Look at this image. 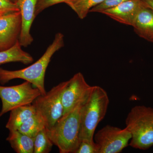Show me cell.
Wrapping results in <instances>:
<instances>
[{
  "mask_svg": "<svg viewBox=\"0 0 153 153\" xmlns=\"http://www.w3.org/2000/svg\"><path fill=\"white\" fill-rule=\"evenodd\" d=\"M144 5L153 12V0H142Z\"/></svg>",
  "mask_w": 153,
  "mask_h": 153,
  "instance_id": "23",
  "label": "cell"
},
{
  "mask_svg": "<svg viewBox=\"0 0 153 153\" xmlns=\"http://www.w3.org/2000/svg\"><path fill=\"white\" fill-rule=\"evenodd\" d=\"M142 0H130L101 12L117 22L132 27L140 9Z\"/></svg>",
  "mask_w": 153,
  "mask_h": 153,
  "instance_id": "11",
  "label": "cell"
},
{
  "mask_svg": "<svg viewBox=\"0 0 153 153\" xmlns=\"http://www.w3.org/2000/svg\"><path fill=\"white\" fill-rule=\"evenodd\" d=\"M82 105L62 116L52 128L47 129L49 138L57 147L60 153H74L81 141L79 131Z\"/></svg>",
  "mask_w": 153,
  "mask_h": 153,
  "instance_id": "3",
  "label": "cell"
},
{
  "mask_svg": "<svg viewBox=\"0 0 153 153\" xmlns=\"http://www.w3.org/2000/svg\"><path fill=\"white\" fill-rule=\"evenodd\" d=\"M22 29L20 11L0 16V52L13 47L19 41Z\"/></svg>",
  "mask_w": 153,
  "mask_h": 153,
  "instance_id": "9",
  "label": "cell"
},
{
  "mask_svg": "<svg viewBox=\"0 0 153 153\" xmlns=\"http://www.w3.org/2000/svg\"><path fill=\"white\" fill-rule=\"evenodd\" d=\"M93 86L85 81L83 74L76 73L68 80L62 96L63 115L67 114L79 104H82L90 95ZM62 115V116H63Z\"/></svg>",
  "mask_w": 153,
  "mask_h": 153,
  "instance_id": "8",
  "label": "cell"
},
{
  "mask_svg": "<svg viewBox=\"0 0 153 153\" xmlns=\"http://www.w3.org/2000/svg\"><path fill=\"white\" fill-rule=\"evenodd\" d=\"M45 128L46 126L43 119L36 113L23 124L18 130L34 138L38 133Z\"/></svg>",
  "mask_w": 153,
  "mask_h": 153,
  "instance_id": "17",
  "label": "cell"
},
{
  "mask_svg": "<svg viewBox=\"0 0 153 153\" xmlns=\"http://www.w3.org/2000/svg\"><path fill=\"white\" fill-rule=\"evenodd\" d=\"M41 95L40 91L37 88H33L32 83L27 81L13 86L0 85L2 102L0 117L16 108L31 104Z\"/></svg>",
  "mask_w": 153,
  "mask_h": 153,
  "instance_id": "6",
  "label": "cell"
},
{
  "mask_svg": "<svg viewBox=\"0 0 153 153\" xmlns=\"http://www.w3.org/2000/svg\"><path fill=\"white\" fill-rule=\"evenodd\" d=\"M38 0H18L16 4L19 7L22 17V29L19 42L22 47H27L33 41L30 34V29L34 19L36 4Z\"/></svg>",
  "mask_w": 153,
  "mask_h": 153,
  "instance_id": "10",
  "label": "cell"
},
{
  "mask_svg": "<svg viewBox=\"0 0 153 153\" xmlns=\"http://www.w3.org/2000/svg\"><path fill=\"white\" fill-rule=\"evenodd\" d=\"M132 27L138 36L153 42V12L150 9L143 5Z\"/></svg>",
  "mask_w": 153,
  "mask_h": 153,
  "instance_id": "12",
  "label": "cell"
},
{
  "mask_svg": "<svg viewBox=\"0 0 153 153\" xmlns=\"http://www.w3.org/2000/svg\"><path fill=\"white\" fill-rule=\"evenodd\" d=\"M94 135L99 153H120L128 146L131 137L126 128L122 129L110 125L105 126Z\"/></svg>",
  "mask_w": 153,
  "mask_h": 153,
  "instance_id": "7",
  "label": "cell"
},
{
  "mask_svg": "<svg viewBox=\"0 0 153 153\" xmlns=\"http://www.w3.org/2000/svg\"><path fill=\"white\" fill-rule=\"evenodd\" d=\"M22 47L18 41L10 49L0 52V65L12 62H20L26 65L32 63L33 61V57L22 50Z\"/></svg>",
  "mask_w": 153,
  "mask_h": 153,
  "instance_id": "15",
  "label": "cell"
},
{
  "mask_svg": "<svg viewBox=\"0 0 153 153\" xmlns=\"http://www.w3.org/2000/svg\"><path fill=\"white\" fill-rule=\"evenodd\" d=\"M128 1L130 0H105L101 4L92 8L90 10V12L101 13L105 10L113 7Z\"/></svg>",
  "mask_w": 153,
  "mask_h": 153,
  "instance_id": "20",
  "label": "cell"
},
{
  "mask_svg": "<svg viewBox=\"0 0 153 153\" xmlns=\"http://www.w3.org/2000/svg\"><path fill=\"white\" fill-rule=\"evenodd\" d=\"M10 1H11L15 3V4H16L18 0H10Z\"/></svg>",
  "mask_w": 153,
  "mask_h": 153,
  "instance_id": "25",
  "label": "cell"
},
{
  "mask_svg": "<svg viewBox=\"0 0 153 153\" xmlns=\"http://www.w3.org/2000/svg\"><path fill=\"white\" fill-rule=\"evenodd\" d=\"M73 153H99V148L94 141L82 140Z\"/></svg>",
  "mask_w": 153,
  "mask_h": 153,
  "instance_id": "19",
  "label": "cell"
},
{
  "mask_svg": "<svg viewBox=\"0 0 153 153\" xmlns=\"http://www.w3.org/2000/svg\"><path fill=\"white\" fill-rule=\"evenodd\" d=\"M68 0H38L36 4L35 15L38 14L45 9L56 4L61 3H65Z\"/></svg>",
  "mask_w": 153,
  "mask_h": 153,
  "instance_id": "21",
  "label": "cell"
},
{
  "mask_svg": "<svg viewBox=\"0 0 153 153\" xmlns=\"http://www.w3.org/2000/svg\"><path fill=\"white\" fill-rule=\"evenodd\" d=\"M64 36L61 33L55 35L54 41L47 48L42 57L27 68L10 71L0 67V83L5 84L15 79H22L32 83L41 91V95L46 94L44 85L46 70L53 55L64 46Z\"/></svg>",
  "mask_w": 153,
  "mask_h": 153,
  "instance_id": "1",
  "label": "cell"
},
{
  "mask_svg": "<svg viewBox=\"0 0 153 153\" xmlns=\"http://www.w3.org/2000/svg\"><path fill=\"white\" fill-rule=\"evenodd\" d=\"M0 10L13 12L20 10L16 4L10 0H0Z\"/></svg>",
  "mask_w": 153,
  "mask_h": 153,
  "instance_id": "22",
  "label": "cell"
},
{
  "mask_svg": "<svg viewBox=\"0 0 153 153\" xmlns=\"http://www.w3.org/2000/svg\"><path fill=\"white\" fill-rule=\"evenodd\" d=\"M34 153H48L52 150L53 143L47 135V129L41 131L34 137Z\"/></svg>",
  "mask_w": 153,
  "mask_h": 153,
  "instance_id": "18",
  "label": "cell"
},
{
  "mask_svg": "<svg viewBox=\"0 0 153 153\" xmlns=\"http://www.w3.org/2000/svg\"><path fill=\"white\" fill-rule=\"evenodd\" d=\"M12 13V12H9L7 11L0 10V16L5 15V14L9 13Z\"/></svg>",
  "mask_w": 153,
  "mask_h": 153,
  "instance_id": "24",
  "label": "cell"
},
{
  "mask_svg": "<svg viewBox=\"0 0 153 153\" xmlns=\"http://www.w3.org/2000/svg\"><path fill=\"white\" fill-rule=\"evenodd\" d=\"M109 103L106 91L100 86H93L90 95L80 108V140H94L96 128L106 115Z\"/></svg>",
  "mask_w": 153,
  "mask_h": 153,
  "instance_id": "2",
  "label": "cell"
},
{
  "mask_svg": "<svg viewBox=\"0 0 153 153\" xmlns=\"http://www.w3.org/2000/svg\"><path fill=\"white\" fill-rule=\"evenodd\" d=\"M68 81L60 82L34 101L36 113L43 119L47 130L50 129L63 115L62 96Z\"/></svg>",
  "mask_w": 153,
  "mask_h": 153,
  "instance_id": "5",
  "label": "cell"
},
{
  "mask_svg": "<svg viewBox=\"0 0 153 153\" xmlns=\"http://www.w3.org/2000/svg\"><path fill=\"white\" fill-rule=\"evenodd\" d=\"M105 0H68L66 3L81 19H85L90 10Z\"/></svg>",
  "mask_w": 153,
  "mask_h": 153,
  "instance_id": "16",
  "label": "cell"
},
{
  "mask_svg": "<svg viewBox=\"0 0 153 153\" xmlns=\"http://www.w3.org/2000/svg\"><path fill=\"white\" fill-rule=\"evenodd\" d=\"M36 113L34 105L29 104L14 108L10 111L6 128L10 131L18 130L19 128Z\"/></svg>",
  "mask_w": 153,
  "mask_h": 153,
  "instance_id": "13",
  "label": "cell"
},
{
  "mask_svg": "<svg viewBox=\"0 0 153 153\" xmlns=\"http://www.w3.org/2000/svg\"><path fill=\"white\" fill-rule=\"evenodd\" d=\"M126 128L131 134L132 147L146 150L153 146V108L144 105L133 107L126 120Z\"/></svg>",
  "mask_w": 153,
  "mask_h": 153,
  "instance_id": "4",
  "label": "cell"
},
{
  "mask_svg": "<svg viewBox=\"0 0 153 153\" xmlns=\"http://www.w3.org/2000/svg\"><path fill=\"white\" fill-rule=\"evenodd\" d=\"M7 140L17 153H34V138L18 130L10 131Z\"/></svg>",
  "mask_w": 153,
  "mask_h": 153,
  "instance_id": "14",
  "label": "cell"
}]
</instances>
